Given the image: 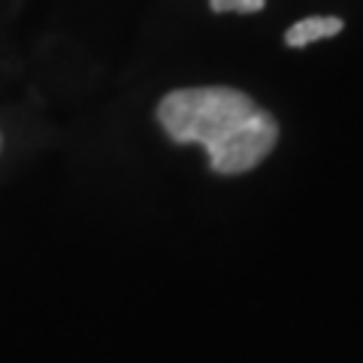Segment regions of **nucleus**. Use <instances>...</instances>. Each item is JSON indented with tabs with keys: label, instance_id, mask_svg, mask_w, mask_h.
<instances>
[{
	"label": "nucleus",
	"instance_id": "2",
	"mask_svg": "<svg viewBox=\"0 0 363 363\" xmlns=\"http://www.w3.org/2000/svg\"><path fill=\"white\" fill-rule=\"evenodd\" d=\"M345 21L336 18V16H309V18H300L294 21L285 33V45L288 49H306L309 43L315 40H327V37H336L342 33Z\"/></svg>",
	"mask_w": 363,
	"mask_h": 363
},
{
	"label": "nucleus",
	"instance_id": "3",
	"mask_svg": "<svg viewBox=\"0 0 363 363\" xmlns=\"http://www.w3.org/2000/svg\"><path fill=\"white\" fill-rule=\"evenodd\" d=\"M212 13H260L267 6V0H209Z\"/></svg>",
	"mask_w": 363,
	"mask_h": 363
},
{
	"label": "nucleus",
	"instance_id": "4",
	"mask_svg": "<svg viewBox=\"0 0 363 363\" xmlns=\"http://www.w3.org/2000/svg\"><path fill=\"white\" fill-rule=\"evenodd\" d=\"M0 149H4V136H0Z\"/></svg>",
	"mask_w": 363,
	"mask_h": 363
},
{
	"label": "nucleus",
	"instance_id": "1",
	"mask_svg": "<svg viewBox=\"0 0 363 363\" xmlns=\"http://www.w3.org/2000/svg\"><path fill=\"white\" fill-rule=\"evenodd\" d=\"M157 124L179 145H203L218 176L248 173L279 143V121L245 91L227 85L169 91L157 104Z\"/></svg>",
	"mask_w": 363,
	"mask_h": 363
}]
</instances>
